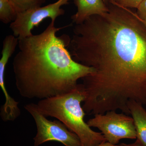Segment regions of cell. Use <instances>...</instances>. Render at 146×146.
<instances>
[{"mask_svg": "<svg viewBox=\"0 0 146 146\" xmlns=\"http://www.w3.org/2000/svg\"><path fill=\"white\" fill-rule=\"evenodd\" d=\"M110 0H104V2L106 4H107L108 3V2Z\"/></svg>", "mask_w": 146, "mask_h": 146, "instance_id": "cell-15", "label": "cell"}, {"mask_svg": "<svg viewBox=\"0 0 146 146\" xmlns=\"http://www.w3.org/2000/svg\"><path fill=\"white\" fill-rule=\"evenodd\" d=\"M17 14L9 0H0V20L3 23H11L16 19Z\"/></svg>", "mask_w": 146, "mask_h": 146, "instance_id": "cell-9", "label": "cell"}, {"mask_svg": "<svg viewBox=\"0 0 146 146\" xmlns=\"http://www.w3.org/2000/svg\"><path fill=\"white\" fill-rule=\"evenodd\" d=\"M98 146H115V145H113L112 144H110V143L106 141V142L102 143Z\"/></svg>", "mask_w": 146, "mask_h": 146, "instance_id": "cell-14", "label": "cell"}, {"mask_svg": "<svg viewBox=\"0 0 146 146\" xmlns=\"http://www.w3.org/2000/svg\"><path fill=\"white\" fill-rule=\"evenodd\" d=\"M141 21H142V22H143V23L144 24V25H145V26L146 28V21H142L141 20Z\"/></svg>", "mask_w": 146, "mask_h": 146, "instance_id": "cell-16", "label": "cell"}, {"mask_svg": "<svg viewBox=\"0 0 146 146\" xmlns=\"http://www.w3.org/2000/svg\"><path fill=\"white\" fill-rule=\"evenodd\" d=\"M17 14L42 7L46 0H9Z\"/></svg>", "mask_w": 146, "mask_h": 146, "instance_id": "cell-10", "label": "cell"}, {"mask_svg": "<svg viewBox=\"0 0 146 146\" xmlns=\"http://www.w3.org/2000/svg\"><path fill=\"white\" fill-rule=\"evenodd\" d=\"M115 146H143L141 144V143L136 140L134 143L131 144H126L124 143H121L118 144V145H116Z\"/></svg>", "mask_w": 146, "mask_h": 146, "instance_id": "cell-13", "label": "cell"}, {"mask_svg": "<svg viewBox=\"0 0 146 146\" xmlns=\"http://www.w3.org/2000/svg\"><path fill=\"white\" fill-rule=\"evenodd\" d=\"M143 0H110L109 1L125 8L137 9Z\"/></svg>", "mask_w": 146, "mask_h": 146, "instance_id": "cell-11", "label": "cell"}, {"mask_svg": "<svg viewBox=\"0 0 146 146\" xmlns=\"http://www.w3.org/2000/svg\"><path fill=\"white\" fill-rule=\"evenodd\" d=\"M71 0H58L53 3L40 7L18 13L15 21L10 23V28L13 35L18 39L32 35L33 30L44 20L50 18L55 21L56 18L65 14L62 6L69 4Z\"/></svg>", "mask_w": 146, "mask_h": 146, "instance_id": "cell-6", "label": "cell"}, {"mask_svg": "<svg viewBox=\"0 0 146 146\" xmlns=\"http://www.w3.org/2000/svg\"><path fill=\"white\" fill-rule=\"evenodd\" d=\"M24 108L31 115L36 124L37 132L33 138L34 146L52 141H57L65 146H82L76 134L59 120L48 119L39 112L35 104H28Z\"/></svg>", "mask_w": 146, "mask_h": 146, "instance_id": "cell-4", "label": "cell"}, {"mask_svg": "<svg viewBox=\"0 0 146 146\" xmlns=\"http://www.w3.org/2000/svg\"><path fill=\"white\" fill-rule=\"evenodd\" d=\"M68 27H56L51 21L40 34L18 39L13 70L16 88L24 98L42 100L66 94L94 72L73 59L67 35L56 36Z\"/></svg>", "mask_w": 146, "mask_h": 146, "instance_id": "cell-2", "label": "cell"}, {"mask_svg": "<svg viewBox=\"0 0 146 146\" xmlns=\"http://www.w3.org/2000/svg\"><path fill=\"white\" fill-rule=\"evenodd\" d=\"M128 107L134 120L137 138L141 145L146 146V110L143 105L136 102H129Z\"/></svg>", "mask_w": 146, "mask_h": 146, "instance_id": "cell-8", "label": "cell"}, {"mask_svg": "<svg viewBox=\"0 0 146 146\" xmlns=\"http://www.w3.org/2000/svg\"><path fill=\"white\" fill-rule=\"evenodd\" d=\"M90 127L100 131L107 142L116 145L123 139H136L137 134L132 117L116 111L96 114L87 122Z\"/></svg>", "mask_w": 146, "mask_h": 146, "instance_id": "cell-5", "label": "cell"}, {"mask_svg": "<svg viewBox=\"0 0 146 146\" xmlns=\"http://www.w3.org/2000/svg\"><path fill=\"white\" fill-rule=\"evenodd\" d=\"M85 99L83 85L78 84L68 93L40 100L36 104L42 115L56 118L76 134L82 146H98L106 141L101 132L94 131L84 121L86 113L81 104Z\"/></svg>", "mask_w": 146, "mask_h": 146, "instance_id": "cell-3", "label": "cell"}, {"mask_svg": "<svg viewBox=\"0 0 146 146\" xmlns=\"http://www.w3.org/2000/svg\"><path fill=\"white\" fill-rule=\"evenodd\" d=\"M108 10L76 25L67 48L76 62L94 69L82 79L88 115L146 105V28L136 12L109 1Z\"/></svg>", "mask_w": 146, "mask_h": 146, "instance_id": "cell-1", "label": "cell"}, {"mask_svg": "<svg viewBox=\"0 0 146 146\" xmlns=\"http://www.w3.org/2000/svg\"><path fill=\"white\" fill-rule=\"evenodd\" d=\"M74 3L77 11L71 19L76 25L81 23L90 16L102 14L108 10L104 0H74Z\"/></svg>", "mask_w": 146, "mask_h": 146, "instance_id": "cell-7", "label": "cell"}, {"mask_svg": "<svg viewBox=\"0 0 146 146\" xmlns=\"http://www.w3.org/2000/svg\"><path fill=\"white\" fill-rule=\"evenodd\" d=\"M137 15L142 21H146V0H143L137 9Z\"/></svg>", "mask_w": 146, "mask_h": 146, "instance_id": "cell-12", "label": "cell"}]
</instances>
